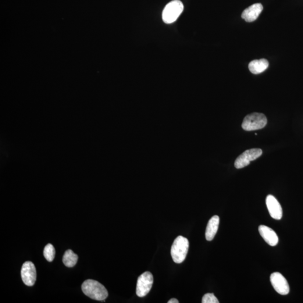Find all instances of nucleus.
<instances>
[{"instance_id": "1", "label": "nucleus", "mask_w": 303, "mask_h": 303, "mask_svg": "<svg viewBox=\"0 0 303 303\" xmlns=\"http://www.w3.org/2000/svg\"><path fill=\"white\" fill-rule=\"evenodd\" d=\"M81 289L85 295L96 301H104L109 295L106 287L94 280L85 281L81 285Z\"/></svg>"}, {"instance_id": "2", "label": "nucleus", "mask_w": 303, "mask_h": 303, "mask_svg": "<svg viewBox=\"0 0 303 303\" xmlns=\"http://www.w3.org/2000/svg\"><path fill=\"white\" fill-rule=\"evenodd\" d=\"M189 246L190 243L187 238L179 236L175 239L171 249V255L174 262L180 264L184 261L188 254Z\"/></svg>"}, {"instance_id": "3", "label": "nucleus", "mask_w": 303, "mask_h": 303, "mask_svg": "<svg viewBox=\"0 0 303 303\" xmlns=\"http://www.w3.org/2000/svg\"><path fill=\"white\" fill-rule=\"evenodd\" d=\"M184 10V5L180 0H173L167 3L162 12V19L166 24L175 22Z\"/></svg>"}, {"instance_id": "4", "label": "nucleus", "mask_w": 303, "mask_h": 303, "mask_svg": "<svg viewBox=\"0 0 303 303\" xmlns=\"http://www.w3.org/2000/svg\"><path fill=\"white\" fill-rule=\"evenodd\" d=\"M267 123V117L264 114L253 113L245 116L242 123V128L246 131L256 130L262 129Z\"/></svg>"}, {"instance_id": "5", "label": "nucleus", "mask_w": 303, "mask_h": 303, "mask_svg": "<svg viewBox=\"0 0 303 303\" xmlns=\"http://www.w3.org/2000/svg\"><path fill=\"white\" fill-rule=\"evenodd\" d=\"M262 154V149L259 148H253L248 149L242 153L238 157L235 162V167L239 169L247 166L251 161L257 159Z\"/></svg>"}, {"instance_id": "6", "label": "nucleus", "mask_w": 303, "mask_h": 303, "mask_svg": "<svg viewBox=\"0 0 303 303\" xmlns=\"http://www.w3.org/2000/svg\"><path fill=\"white\" fill-rule=\"evenodd\" d=\"M153 283V276L149 272H145L138 277L136 294L139 297H144L151 291Z\"/></svg>"}, {"instance_id": "7", "label": "nucleus", "mask_w": 303, "mask_h": 303, "mask_svg": "<svg viewBox=\"0 0 303 303\" xmlns=\"http://www.w3.org/2000/svg\"><path fill=\"white\" fill-rule=\"evenodd\" d=\"M21 279L25 285L32 287L36 281L37 272L35 266L31 261L25 262L21 270Z\"/></svg>"}, {"instance_id": "8", "label": "nucleus", "mask_w": 303, "mask_h": 303, "mask_svg": "<svg viewBox=\"0 0 303 303\" xmlns=\"http://www.w3.org/2000/svg\"><path fill=\"white\" fill-rule=\"evenodd\" d=\"M270 281L277 293L283 295L289 293V285L282 274L279 272L272 273L270 276Z\"/></svg>"}, {"instance_id": "9", "label": "nucleus", "mask_w": 303, "mask_h": 303, "mask_svg": "<svg viewBox=\"0 0 303 303\" xmlns=\"http://www.w3.org/2000/svg\"><path fill=\"white\" fill-rule=\"evenodd\" d=\"M266 205L270 216L273 219L279 220L283 217V209L280 203L272 195H269L266 198Z\"/></svg>"}, {"instance_id": "10", "label": "nucleus", "mask_w": 303, "mask_h": 303, "mask_svg": "<svg viewBox=\"0 0 303 303\" xmlns=\"http://www.w3.org/2000/svg\"><path fill=\"white\" fill-rule=\"evenodd\" d=\"M263 9V7L261 3H255L244 10L241 14V17L247 22H253L258 18Z\"/></svg>"}, {"instance_id": "11", "label": "nucleus", "mask_w": 303, "mask_h": 303, "mask_svg": "<svg viewBox=\"0 0 303 303\" xmlns=\"http://www.w3.org/2000/svg\"><path fill=\"white\" fill-rule=\"evenodd\" d=\"M258 230L260 235L267 244L271 247H274L278 244L279 238L275 231L265 225L259 226Z\"/></svg>"}, {"instance_id": "12", "label": "nucleus", "mask_w": 303, "mask_h": 303, "mask_svg": "<svg viewBox=\"0 0 303 303\" xmlns=\"http://www.w3.org/2000/svg\"><path fill=\"white\" fill-rule=\"evenodd\" d=\"M220 223V218L218 216H213L209 220L206 230V238L208 241H211L215 238L218 231Z\"/></svg>"}, {"instance_id": "13", "label": "nucleus", "mask_w": 303, "mask_h": 303, "mask_svg": "<svg viewBox=\"0 0 303 303\" xmlns=\"http://www.w3.org/2000/svg\"><path fill=\"white\" fill-rule=\"evenodd\" d=\"M269 66V63L266 59H262L252 61L249 64V69L254 74H261L265 71Z\"/></svg>"}, {"instance_id": "14", "label": "nucleus", "mask_w": 303, "mask_h": 303, "mask_svg": "<svg viewBox=\"0 0 303 303\" xmlns=\"http://www.w3.org/2000/svg\"><path fill=\"white\" fill-rule=\"evenodd\" d=\"M78 260V256L76 253L69 249L64 254L63 261L64 265L67 267H73L76 266Z\"/></svg>"}, {"instance_id": "15", "label": "nucleus", "mask_w": 303, "mask_h": 303, "mask_svg": "<svg viewBox=\"0 0 303 303\" xmlns=\"http://www.w3.org/2000/svg\"><path fill=\"white\" fill-rule=\"evenodd\" d=\"M55 249L51 244H48L46 246L44 251L45 258L48 262H52L55 256Z\"/></svg>"}, {"instance_id": "16", "label": "nucleus", "mask_w": 303, "mask_h": 303, "mask_svg": "<svg viewBox=\"0 0 303 303\" xmlns=\"http://www.w3.org/2000/svg\"><path fill=\"white\" fill-rule=\"evenodd\" d=\"M202 303H219V301L213 293H207L203 296Z\"/></svg>"}, {"instance_id": "17", "label": "nucleus", "mask_w": 303, "mask_h": 303, "mask_svg": "<svg viewBox=\"0 0 303 303\" xmlns=\"http://www.w3.org/2000/svg\"><path fill=\"white\" fill-rule=\"evenodd\" d=\"M167 303H179V301L177 300V299L175 298H173L172 299H170V300Z\"/></svg>"}]
</instances>
